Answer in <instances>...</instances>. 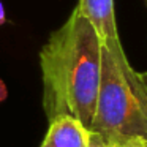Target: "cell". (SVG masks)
I'll use <instances>...</instances> for the list:
<instances>
[{
  "label": "cell",
  "instance_id": "cell-2",
  "mask_svg": "<svg viewBox=\"0 0 147 147\" xmlns=\"http://www.w3.org/2000/svg\"><path fill=\"white\" fill-rule=\"evenodd\" d=\"M90 131L111 144L147 139V73L130 65L122 43L103 45L101 78Z\"/></svg>",
  "mask_w": 147,
  "mask_h": 147
},
{
  "label": "cell",
  "instance_id": "cell-7",
  "mask_svg": "<svg viewBox=\"0 0 147 147\" xmlns=\"http://www.w3.org/2000/svg\"><path fill=\"white\" fill-rule=\"evenodd\" d=\"M7 22V16H5V8H3V3L0 2V26H3Z\"/></svg>",
  "mask_w": 147,
  "mask_h": 147
},
{
  "label": "cell",
  "instance_id": "cell-4",
  "mask_svg": "<svg viewBox=\"0 0 147 147\" xmlns=\"http://www.w3.org/2000/svg\"><path fill=\"white\" fill-rule=\"evenodd\" d=\"M76 8L92 22L103 45L114 46L120 43L115 24L114 0H79Z\"/></svg>",
  "mask_w": 147,
  "mask_h": 147
},
{
  "label": "cell",
  "instance_id": "cell-8",
  "mask_svg": "<svg viewBox=\"0 0 147 147\" xmlns=\"http://www.w3.org/2000/svg\"><path fill=\"white\" fill-rule=\"evenodd\" d=\"M5 96H7V87H5L3 81H0V101L5 100Z\"/></svg>",
  "mask_w": 147,
  "mask_h": 147
},
{
  "label": "cell",
  "instance_id": "cell-5",
  "mask_svg": "<svg viewBox=\"0 0 147 147\" xmlns=\"http://www.w3.org/2000/svg\"><path fill=\"white\" fill-rule=\"evenodd\" d=\"M89 147H115V144H111L109 141L103 139L100 134H96V133H93V131H92V134H90V144H89Z\"/></svg>",
  "mask_w": 147,
  "mask_h": 147
},
{
  "label": "cell",
  "instance_id": "cell-3",
  "mask_svg": "<svg viewBox=\"0 0 147 147\" xmlns=\"http://www.w3.org/2000/svg\"><path fill=\"white\" fill-rule=\"evenodd\" d=\"M90 128L71 115H60L49 120L46 136L40 147H89Z\"/></svg>",
  "mask_w": 147,
  "mask_h": 147
},
{
  "label": "cell",
  "instance_id": "cell-1",
  "mask_svg": "<svg viewBox=\"0 0 147 147\" xmlns=\"http://www.w3.org/2000/svg\"><path fill=\"white\" fill-rule=\"evenodd\" d=\"M103 41L78 8L40 52L43 108L48 120L71 115L92 127L101 78Z\"/></svg>",
  "mask_w": 147,
  "mask_h": 147
},
{
  "label": "cell",
  "instance_id": "cell-6",
  "mask_svg": "<svg viewBox=\"0 0 147 147\" xmlns=\"http://www.w3.org/2000/svg\"><path fill=\"white\" fill-rule=\"evenodd\" d=\"M115 147H147V139L133 138V139H128V141H125V142L117 144Z\"/></svg>",
  "mask_w": 147,
  "mask_h": 147
}]
</instances>
